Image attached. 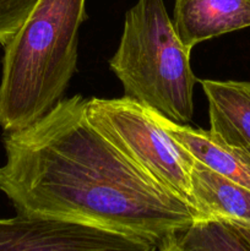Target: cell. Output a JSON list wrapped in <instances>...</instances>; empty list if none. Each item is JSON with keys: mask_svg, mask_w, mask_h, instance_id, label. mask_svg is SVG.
Returning a JSON list of instances; mask_svg holds the SVG:
<instances>
[{"mask_svg": "<svg viewBox=\"0 0 250 251\" xmlns=\"http://www.w3.org/2000/svg\"><path fill=\"white\" fill-rule=\"evenodd\" d=\"M152 114L158 124L196 161L250 190V159L242 152L221 142L210 130L178 124L154 110Z\"/></svg>", "mask_w": 250, "mask_h": 251, "instance_id": "9c48e42d", "label": "cell"}, {"mask_svg": "<svg viewBox=\"0 0 250 251\" xmlns=\"http://www.w3.org/2000/svg\"><path fill=\"white\" fill-rule=\"evenodd\" d=\"M86 0H38L4 46L0 127L31 126L61 100L77 65L78 29Z\"/></svg>", "mask_w": 250, "mask_h": 251, "instance_id": "7a4b0ae2", "label": "cell"}, {"mask_svg": "<svg viewBox=\"0 0 250 251\" xmlns=\"http://www.w3.org/2000/svg\"><path fill=\"white\" fill-rule=\"evenodd\" d=\"M173 25L186 49L250 27V0H175Z\"/></svg>", "mask_w": 250, "mask_h": 251, "instance_id": "8992f818", "label": "cell"}, {"mask_svg": "<svg viewBox=\"0 0 250 251\" xmlns=\"http://www.w3.org/2000/svg\"><path fill=\"white\" fill-rule=\"evenodd\" d=\"M86 117L132 163L194 208L190 173L195 158L158 124L150 108L125 96L91 98Z\"/></svg>", "mask_w": 250, "mask_h": 251, "instance_id": "277c9868", "label": "cell"}, {"mask_svg": "<svg viewBox=\"0 0 250 251\" xmlns=\"http://www.w3.org/2000/svg\"><path fill=\"white\" fill-rule=\"evenodd\" d=\"M86 104L81 95L63 98L31 126L5 132L0 190L21 215L95 226L158 249L198 213L103 136Z\"/></svg>", "mask_w": 250, "mask_h": 251, "instance_id": "6da1fadb", "label": "cell"}, {"mask_svg": "<svg viewBox=\"0 0 250 251\" xmlns=\"http://www.w3.org/2000/svg\"><path fill=\"white\" fill-rule=\"evenodd\" d=\"M158 251H250V226L220 218L195 220L169 235Z\"/></svg>", "mask_w": 250, "mask_h": 251, "instance_id": "30bf717a", "label": "cell"}, {"mask_svg": "<svg viewBox=\"0 0 250 251\" xmlns=\"http://www.w3.org/2000/svg\"><path fill=\"white\" fill-rule=\"evenodd\" d=\"M191 199L198 220L220 218L250 226V190L194 161Z\"/></svg>", "mask_w": 250, "mask_h": 251, "instance_id": "ba28073f", "label": "cell"}, {"mask_svg": "<svg viewBox=\"0 0 250 251\" xmlns=\"http://www.w3.org/2000/svg\"><path fill=\"white\" fill-rule=\"evenodd\" d=\"M38 0H0V44L17 33Z\"/></svg>", "mask_w": 250, "mask_h": 251, "instance_id": "8fae6325", "label": "cell"}, {"mask_svg": "<svg viewBox=\"0 0 250 251\" xmlns=\"http://www.w3.org/2000/svg\"><path fill=\"white\" fill-rule=\"evenodd\" d=\"M199 82L208 102L211 134L250 159V82Z\"/></svg>", "mask_w": 250, "mask_h": 251, "instance_id": "52a82bcc", "label": "cell"}, {"mask_svg": "<svg viewBox=\"0 0 250 251\" xmlns=\"http://www.w3.org/2000/svg\"><path fill=\"white\" fill-rule=\"evenodd\" d=\"M0 251H157L147 240L44 216L0 218Z\"/></svg>", "mask_w": 250, "mask_h": 251, "instance_id": "5b68a950", "label": "cell"}, {"mask_svg": "<svg viewBox=\"0 0 250 251\" xmlns=\"http://www.w3.org/2000/svg\"><path fill=\"white\" fill-rule=\"evenodd\" d=\"M109 68L131 98L178 124L194 114L196 77L190 50L176 34L164 0H137L125 15Z\"/></svg>", "mask_w": 250, "mask_h": 251, "instance_id": "3957f363", "label": "cell"}]
</instances>
